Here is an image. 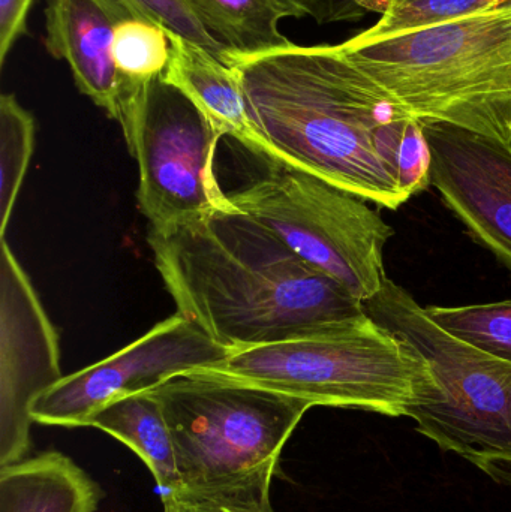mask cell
<instances>
[{
  "instance_id": "cell-1",
  "label": "cell",
  "mask_w": 511,
  "mask_h": 512,
  "mask_svg": "<svg viewBox=\"0 0 511 512\" xmlns=\"http://www.w3.org/2000/svg\"><path fill=\"white\" fill-rule=\"evenodd\" d=\"M221 59L239 74L261 158L305 171L384 209L410 198L398 153L422 126L351 59L344 45L294 42Z\"/></svg>"
},
{
  "instance_id": "cell-2",
  "label": "cell",
  "mask_w": 511,
  "mask_h": 512,
  "mask_svg": "<svg viewBox=\"0 0 511 512\" xmlns=\"http://www.w3.org/2000/svg\"><path fill=\"white\" fill-rule=\"evenodd\" d=\"M147 242L177 313L230 352L309 336L366 313L341 283L236 207L150 228Z\"/></svg>"
},
{
  "instance_id": "cell-3",
  "label": "cell",
  "mask_w": 511,
  "mask_h": 512,
  "mask_svg": "<svg viewBox=\"0 0 511 512\" xmlns=\"http://www.w3.org/2000/svg\"><path fill=\"white\" fill-rule=\"evenodd\" d=\"M342 45L416 119L511 144V0L428 29L356 35Z\"/></svg>"
},
{
  "instance_id": "cell-4",
  "label": "cell",
  "mask_w": 511,
  "mask_h": 512,
  "mask_svg": "<svg viewBox=\"0 0 511 512\" xmlns=\"http://www.w3.org/2000/svg\"><path fill=\"white\" fill-rule=\"evenodd\" d=\"M201 372L306 400L312 406L408 417L437 394L428 361L368 313L272 345L231 351Z\"/></svg>"
},
{
  "instance_id": "cell-5",
  "label": "cell",
  "mask_w": 511,
  "mask_h": 512,
  "mask_svg": "<svg viewBox=\"0 0 511 512\" xmlns=\"http://www.w3.org/2000/svg\"><path fill=\"white\" fill-rule=\"evenodd\" d=\"M363 304L425 357L437 379V394L408 412L417 432L511 487V363L450 336L389 277Z\"/></svg>"
},
{
  "instance_id": "cell-6",
  "label": "cell",
  "mask_w": 511,
  "mask_h": 512,
  "mask_svg": "<svg viewBox=\"0 0 511 512\" xmlns=\"http://www.w3.org/2000/svg\"><path fill=\"white\" fill-rule=\"evenodd\" d=\"M173 436L180 487L239 483L279 471L306 400L212 373H182L149 391Z\"/></svg>"
},
{
  "instance_id": "cell-7",
  "label": "cell",
  "mask_w": 511,
  "mask_h": 512,
  "mask_svg": "<svg viewBox=\"0 0 511 512\" xmlns=\"http://www.w3.org/2000/svg\"><path fill=\"white\" fill-rule=\"evenodd\" d=\"M267 165L260 179L228 194L231 204L363 303L378 294L393 228L363 198L279 162Z\"/></svg>"
},
{
  "instance_id": "cell-8",
  "label": "cell",
  "mask_w": 511,
  "mask_h": 512,
  "mask_svg": "<svg viewBox=\"0 0 511 512\" xmlns=\"http://www.w3.org/2000/svg\"><path fill=\"white\" fill-rule=\"evenodd\" d=\"M227 137L188 98L159 78L126 138L140 168L137 198L150 228H167L215 210L233 209L215 173Z\"/></svg>"
},
{
  "instance_id": "cell-9",
  "label": "cell",
  "mask_w": 511,
  "mask_h": 512,
  "mask_svg": "<svg viewBox=\"0 0 511 512\" xmlns=\"http://www.w3.org/2000/svg\"><path fill=\"white\" fill-rule=\"evenodd\" d=\"M228 354L176 313L105 360L63 376L33 402L30 417L42 426L86 427L108 403L153 390L182 373L210 369Z\"/></svg>"
},
{
  "instance_id": "cell-10",
  "label": "cell",
  "mask_w": 511,
  "mask_h": 512,
  "mask_svg": "<svg viewBox=\"0 0 511 512\" xmlns=\"http://www.w3.org/2000/svg\"><path fill=\"white\" fill-rule=\"evenodd\" d=\"M0 256V466H6L29 454L30 408L63 376L56 330L5 239Z\"/></svg>"
},
{
  "instance_id": "cell-11",
  "label": "cell",
  "mask_w": 511,
  "mask_h": 512,
  "mask_svg": "<svg viewBox=\"0 0 511 512\" xmlns=\"http://www.w3.org/2000/svg\"><path fill=\"white\" fill-rule=\"evenodd\" d=\"M431 185L468 233L511 271V144L449 123L423 122Z\"/></svg>"
},
{
  "instance_id": "cell-12",
  "label": "cell",
  "mask_w": 511,
  "mask_h": 512,
  "mask_svg": "<svg viewBox=\"0 0 511 512\" xmlns=\"http://www.w3.org/2000/svg\"><path fill=\"white\" fill-rule=\"evenodd\" d=\"M128 17L116 0H48L45 8L48 53L68 63L78 90L114 120L119 95L114 30Z\"/></svg>"
},
{
  "instance_id": "cell-13",
  "label": "cell",
  "mask_w": 511,
  "mask_h": 512,
  "mask_svg": "<svg viewBox=\"0 0 511 512\" xmlns=\"http://www.w3.org/2000/svg\"><path fill=\"white\" fill-rule=\"evenodd\" d=\"M168 38L170 60L161 80L183 93L227 137L260 155V138L236 69L183 36L168 32Z\"/></svg>"
},
{
  "instance_id": "cell-14",
  "label": "cell",
  "mask_w": 511,
  "mask_h": 512,
  "mask_svg": "<svg viewBox=\"0 0 511 512\" xmlns=\"http://www.w3.org/2000/svg\"><path fill=\"white\" fill-rule=\"evenodd\" d=\"M104 498L101 486L59 451L0 466V512H96Z\"/></svg>"
},
{
  "instance_id": "cell-15",
  "label": "cell",
  "mask_w": 511,
  "mask_h": 512,
  "mask_svg": "<svg viewBox=\"0 0 511 512\" xmlns=\"http://www.w3.org/2000/svg\"><path fill=\"white\" fill-rule=\"evenodd\" d=\"M86 427L102 430L131 448L162 493L180 487L173 436L161 405L149 391L108 403L89 418Z\"/></svg>"
},
{
  "instance_id": "cell-16",
  "label": "cell",
  "mask_w": 511,
  "mask_h": 512,
  "mask_svg": "<svg viewBox=\"0 0 511 512\" xmlns=\"http://www.w3.org/2000/svg\"><path fill=\"white\" fill-rule=\"evenodd\" d=\"M170 38L164 27L128 17L114 30L113 59L117 71V122L128 137L146 104L153 84L170 60Z\"/></svg>"
},
{
  "instance_id": "cell-17",
  "label": "cell",
  "mask_w": 511,
  "mask_h": 512,
  "mask_svg": "<svg viewBox=\"0 0 511 512\" xmlns=\"http://www.w3.org/2000/svg\"><path fill=\"white\" fill-rule=\"evenodd\" d=\"M207 30L228 50L263 53L288 44L279 24L299 18L281 0H188Z\"/></svg>"
},
{
  "instance_id": "cell-18",
  "label": "cell",
  "mask_w": 511,
  "mask_h": 512,
  "mask_svg": "<svg viewBox=\"0 0 511 512\" xmlns=\"http://www.w3.org/2000/svg\"><path fill=\"white\" fill-rule=\"evenodd\" d=\"M35 119L12 93L0 98V234L6 228L35 147Z\"/></svg>"
},
{
  "instance_id": "cell-19",
  "label": "cell",
  "mask_w": 511,
  "mask_h": 512,
  "mask_svg": "<svg viewBox=\"0 0 511 512\" xmlns=\"http://www.w3.org/2000/svg\"><path fill=\"white\" fill-rule=\"evenodd\" d=\"M363 12H381L380 20L360 32L359 38L414 32L447 23L471 12L489 8L507 0H353Z\"/></svg>"
},
{
  "instance_id": "cell-20",
  "label": "cell",
  "mask_w": 511,
  "mask_h": 512,
  "mask_svg": "<svg viewBox=\"0 0 511 512\" xmlns=\"http://www.w3.org/2000/svg\"><path fill=\"white\" fill-rule=\"evenodd\" d=\"M450 336L511 363V301L462 307H425Z\"/></svg>"
},
{
  "instance_id": "cell-21",
  "label": "cell",
  "mask_w": 511,
  "mask_h": 512,
  "mask_svg": "<svg viewBox=\"0 0 511 512\" xmlns=\"http://www.w3.org/2000/svg\"><path fill=\"white\" fill-rule=\"evenodd\" d=\"M272 475L210 487H177L162 493L164 512H275Z\"/></svg>"
},
{
  "instance_id": "cell-22",
  "label": "cell",
  "mask_w": 511,
  "mask_h": 512,
  "mask_svg": "<svg viewBox=\"0 0 511 512\" xmlns=\"http://www.w3.org/2000/svg\"><path fill=\"white\" fill-rule=\"evenodd\" d=\"M129 17L149 21L176 33L189 41L200 44L221 59L228 50L201 23L188 0H116Z\"/></svg>"
},
{
  "instance_id": "cell-23",
  "label": "cell",
  "mask_w": 511,
  "mask_h": 512,
  "mask_svg": "<svg viewBox=\"0 0 511 512\" xmlns=\"http://www.w3.org/2000/svg\"><path fill=\"white\" fill-rule=\"evenodd\" d=\"M35 0H0V68L15 42L27 33V17Z\"/></svg>"
},
{
  "instance_id": "cell-24",
  "label": "cell",
  "mask_w": 511,
  "mask_h": 512,
  "mask_svg": "<svg viewBox=\"0 0 511 512\" xmlns=\"http://www.w3.org/2000/svg\"><path fill=\"white\" fill-rule=\"evenodd\" d=\"M296 11L299 18L311 17L317 23L350 20L365 14L353 0H281Z\"/></svg>"
}]
</instances>
